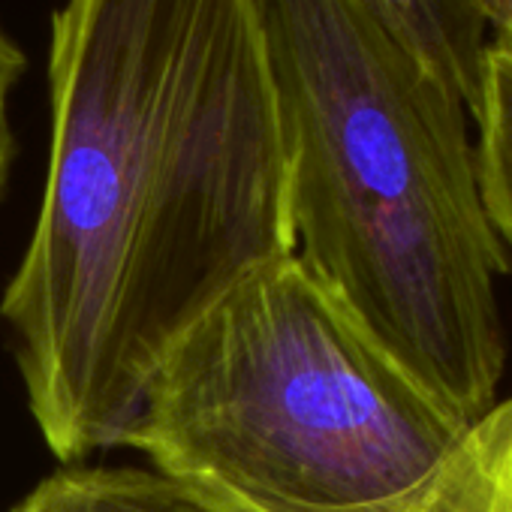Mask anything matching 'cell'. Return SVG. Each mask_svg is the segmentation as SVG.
Segmentation results:
<instances>
[{
	"instance_id": "5b68a950",
	"label": "cell",
	"mask_w": 512,
	"mask_h": 512,
	"mask_svg": "<svg viewBox=\"0 0 512 512\" xmlns=\"http://www.w3.org/2000/svg\"><path fill=\"white\" fill-rule=\"evenodd\" d=\"M389 37L479 115L485 76V16L473 0H365Z\"/></svg>"
},
{
	"instance_id": "8992f818",
	"label": "cell",
	"mask_w": 512,
	"mask_h": 512,
	"mask_svg": "<svg viewBox=\"0 0 512 512\" xmlns=\"http://www.w3.org/2000/svg\"><path fill=\"white\" fill-rule=\"evenodd\" d=\"M10 512H220L196 491L142 467L67 464L43 479Z\"/></svg>"
},
{
	"instance_id": "6da1fadb",
	"label": "cell",
	"mask_w": 512,
	"mask_h": 512,
	"mask_svg": "<svg viewBox=\"0 0 512 512\" xmlns=\"http://www.w3.org/2000/svg\"><path fill=\"white\" fill-rule=\"evenodd\" d=\"M52 142L4 317L46 446H124L178 338L293 256L287 166L256 0H64L49 28Z\"/></svg>"
},
{
	"instance_id": "9c48e42d",
	"label": "cell",
	"mask_w": 512,
	"mask_h": 512,
	"mask_svg": "<svg viewBox=\"0 0 512 512\" xmlns=\"http://www.w3.org/2000/svg\"><path fill=\"white\" fill-rule=\"evenodd\" d=\"M473 4L485 16V22L497 28V37H506L512 43V0H473Z\"/></svg>"
},
{
	"instance_id": "ba28073f",
	"label": "cell",
	"mask_w": 512,
	"mask_h": 512,
	"mask_svg": "<svg viewBox=\"0 0 512 512\" xmlns=\"http://www.w3.org/2000/svg\"><path fill=\"white\" fill-rule=\"evenodd\" d=\"M28 70V58L25 52L0 31V196L7 190L10 181V169L16 160V133L10 124V97L19 85V79Z\"/></svg>"
},
{
	"instance_id": "3957f363",
	"label": "cell",
	"mask_w": 512,
	"mask_h": 512,
	"mask_svg": "<svg viewBox=\"0 0 512 512\" xmlns=\"http://www.w3.org/2000/svg\"><path fill=\"white\" fill-rule=\"evenodd\" d=\"M464 428L293 253L178 338L124 446L220 512H374Z\"/></svg>"
},
{
	"instance_id": "52a82bcc",
	"label": "cell",
	"mask_w": 512,
	"mask_h": 512,
	"mask_svg": "<svg viewBox=\"0 0 512 512\" xmlns=\"http://www.w3.org/2000/svg\"><path fill=\"white\" fill-rule=\"evenodd\" d=\"M476 121V178L485 214L512 272V43L485 46L482 106Z\"/></svg>"
},
{
	"instance_id": "277c9868",
	"label": "cell",
	"mask_w": 512,
	"mask_h": 512,
	"mask_svg": "<svg viewBox=\"0 0 512 512\" xmlns=\"http://www.w3.org/2000/svg\"><path fill=\"white\" fill-rule=\"evenodd\" d=\"M374 512H512V395L467 422L428 476Z\"/></svg>"
},
{
	"instance_id": "7a4b0ae2",
	"label": "cell",
	"mask_w": 512,
	"mask_h": 512,
	"mask_svg": "<svg viewBox=\"0 0 512 512\" xmlns=\"http://www.w3.org/2000/svg\"><path fill=\"white\" fill-rule=\"evenodd\" d=\"M296 260L428 392L473 422L497 401L509 272L467 109L365 0H256Z\"/></svg>"
}]
</instances>
